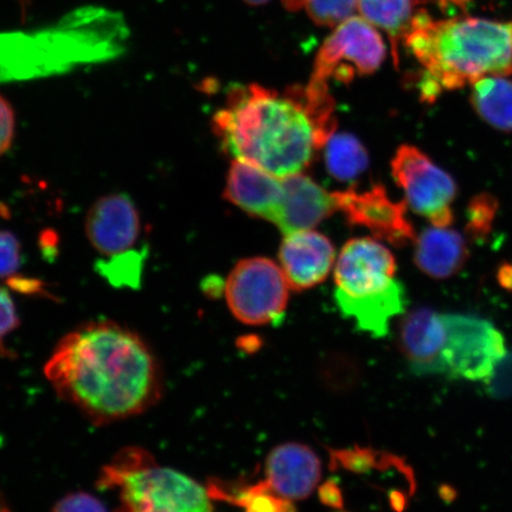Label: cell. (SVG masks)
Returning a JSON list of instances; mask_svg holds the SVG:
<instances>
[{"label": "cell", "mask_w": 512, "mask_h": 512, "mask_svg": "<svg viewBox=\"0 0 512 512\" xmlns=\"http://www.w3.org/2000/svg\"><path fill=\"white\" fill-rule=\"evenodd\" d=\"M44 373L61 399L98 425L142 414L162 396V371L149 345L107 320L64 336Z\"/></svg>", "instance_id": "cell-1"}, {"label": "cell", "mask_w": 512, "mask_h": 512, "mask_svg": "<svg viewBox=\"0 0 512 512\" xmlns=\"http://www.w3.org/2000/svg\"><path fill=\"white\" fill-rule=\"evenodd\" d=\"M329 87L235 86L213 128L224 150L279 178L300 174L335 133Z\"/></svg>", "instance_id": "cell-2"}, {"label": "cell", "mask_w": 512, "mask_h": 512, "mask_svg": "<svg viewBox=\"0 0 512 512\" xmlns=\"http://www.w3.org/2000/svg\"><path fill=\"white\" fill-rule=\"evenodd\" d=\"M403 40L422 67L419 89L425 101L488 76L512 74V21L476 17L435 21L421 10Z\"/></svg>", "instance_id": "cell-3"}, {"label": "cell", "mask_w": 512, "mask_h": 512, "mask_svg": "<svg viewBox=\"0 0 512 512\" xmlns=\"http://www.w3.org/2000/svg\"><path fill=\"white\" fill-rule=\"evenodd\" d=\"M392 252L373 239L345 243L336 264L335 300L345 318L363 326H379L407 304L405 287L395 279Z\"/></svg>", "instance_id": "cell-4"}, {"label": "cell", "mask_w": 512, "mask_h": 512, "mask_svg": "<svg viewBox=\"0 0 512 512\" xmlns=\"http://www.w3.org/2000/svg\"><path fill=\"white\" fill-rule=\"evenodd\" d=\"M98 486L118 492L115 512H213L208 490L159 465L150 453L128 447L102 470Z\"/></svg>", "instance_id": "cell-5"}, {"label": "cell", "mask_w": 512, "mask_h": 512, "mask_svg": "<svg viewBox=\"0 0 512 512\" xmlns=\"http://www.w3.org/2000/svg\"><path fill=\"white\" fill-rule=\"evenodd\" d=\"M444 319L446 334L439 375L488 382L508 354L501 332L478 317L444 315Z\"/></svg>", "instance_id": "cell-6"}, {"label": "cell", "mask_w": 512, "mask_h": 512, "mask_svg": "<svg viewBox=\"0 0 512 512\" xmlns=\"http://www.w3.org/2000/svg\"><path fill=\"white\" fill-rule=\"evenodd\" d=\"M288 290L283 270L266 258L241 260L224 285L230 311L240 322L254 326L284 318Z\"/></svg>", "instance_id": "cell-7"}, {"label": "cell", "mask_w": 512, "mask_h": 512, "mask_svg": "<svg viewBox=\"0 0 512 512\" xmlns=\"http://www.w3.org/2000/svg\"><path fill=\"white\" fill-rule=\"evenodd\" d=\"M384 57L386 46L375 27L363 17H350L326 38L310 82L328 87L331 79L349 83L356 76L375 73Z\"/></svg>", "instance_id": "cell-8"}, {"label": "cell", "mask_w": 512, "mask_h": 512, "mask_svg": "<svg viewBox=\"0 0 512 512\" xmlns=\"http://www.w3.org/2000/svg\"><path fill=\"white\" fill-rule=\"evenodd\" d=\"M392 175L414 213L426 217L435 227L452 224L457 184L426 153L412 145H401L392 159Z\"/></svg>", "instance_id": "cell-9"}, {"label": "cell", "mask_w": 512, "mask_h": 512, "mask_svg": "<svg viewBox=\"0 0 512 512\" xmlns=\"http://www.w3.org/2000/svg\"><path fill=\"white\" fill-rule=\"evenodd\" d=\"M332 195L337 209L342 211L351 226L367 228L374 238L396 247L406 246L415 239L406 203L390 200L383 185L375 184L361 192L349 189Z\"/></svg>", "instance_id": "cell-10"}, {"label": "cell", "mask_w": 512, "mask_h": 512, "mask_svg": "<svg viewBox=\"0 0 512 512\" xmlns=\"http://www.w3.org/2000/svg\"><path fill=\"white\" fill-rule=\"evenodd\" d=\"M142 230L136 204L125 194L101 197L88 211L86 219L87 238L95 251L118 258L133 253Z\"/></svg>", "instance_id": "cell-11"}, {"label": "cell", "mask_w": 512, "mask_h": 512, "mask_svg": "<svg viewBox=\"0 0 512 512\" xmlns=\"http://www.w3.org/2000/svg\"><path fill=\"white\" fill-rule=\"evenodd\" d=\"M335 258L331 241L311 229L286 234L279 249L281 270L296 291L323 283L334 267Z\"/></svg>", "instance_id": "cell-12"}, {"label": "cell", "mask_w": 512, "mask_h": 512, "mask_svg": "<svg viewBox=\"0 0 512 512\" xmlns=\"http://www.w3.org/2000/svg\"><path fill=\"white\" fill-rule=\"evenodd\" d=\"M224 197L248 215L275 223L284 198L283 178L235 159L228 172Z\"/></svg>", "instance_id": "cell-13"}, {"label": "cell", "mask_w": 512, "mask_h": 512, "mask_svg": "<svg viewBox=\"0 0 512 512\" xmlns=\"http://www.w3.org/2000/svg\"><path fill=\"white\" fill-rule=\"evenodd\" d=\"M266 483L275 495L302 501L312 494L322 477L317 454L302 444L275 447L266 460Z\"/></svg>", "instance_id": "cell-14"}, {"label": "cell", "mask_w": 512, "mask_h": 512, "mask_svg": "<svg viewBox=\"0 0 512 512\" xmlns=\"http://www.w3.org/2000/svg\"><path fill=\"white\" fill-rule=\"evenodd\" d=\"M445 334L444 315L427 307L409 312L402 319L400 347L415 375H439Z\"/></svg>", "instance_id": "cell-15"}, {"label": "cell", "mask_w": 512, "mask_h": 512, "mask_svg": "<svg viewBox=\"0 0 512 512\" xmlns=\"http://www.w3.org/2000/svg\"><path fill=\"white\" fill-rule=\"evenodd\" d=\"M284 198L277 221V227L286 234L309 230L337 210L334 195L302 174L283 178Z\"/></svg>", "instance_id": "cell-16"}, {"label": "cell", "mask_w": 512, "mask_h": 512, "mask_svg": "<svg viewBox=\"0 0 512 512\" xmlns=\"http://www.w3.org/2000/svg\"><path fill=\"white\" fill-rule=\"evenodd\" d=\"M416 266L432 278L445 279L465 265L467 246L462 235L447 227L427 228L416 241Z\"/></svg>", "instance_id": "cell-17"}, {"label": "cell", "mask_w": 512, "mask_h": 512, "mask_svg": "<svg viewBox=\"0 0 512 512\" xmlns=\"http://www.w3.org/2000/svg\"><path fill=\"white\" fill-rule=\"evenodd\" d=\"M472 105L486 124L512 132V81L488 76L473 83Z\"/></svg>", "instance_id": "cell-18"}, {"label": "cell", "mask_w": 512, "mask_h": 512, "mask_svg": "<svg viewBox=\"0 0 512 512\" xmlns=\"http://www.w3.org/2000/svg\"><path fill=\"white\" fill-rule=\"evenodd\" d=\"M358 9L373 27L387 32L392 40L395 64H398L399 40L406 35L416 15L415 0H358Z\"/></svg>", "instance_id": "cell-19"}, {"label": "cell", "mask_w": 512, "mask_h": 512, "mask_svg": "<svg viewBox=\"0 0 512 512\" xmlns=\"http://www.w3.org/2000/svg\"><path fill=\"white\" fill-rule=\"evenodd\" d=\"M325 164L329 174L339 182H352L367 170V150L355 136L334 133L325 144Z\"/></svg>", "instance_id": "cell-20"}, {"label": "cell", "mask_w": 512, "mask_h": 512, "mask_svg": "<svg viewBox=\"0 0 512 512\" xmlns=\"http://www.w3.org/2000/svg\"><path fill=\"white\" fill-rule=\"evenodd\" d=\"M332 469L337 467L347 470L355 475H369L374 470H388L390 467L402 464L400 458L381 454L369 447L355 446L343 450H330Z\"/></svg>", "instance_id": "cell-21"}, {"label": "cell", "mask_w": 512, "mask_h": 512, "mask_svg": "<svg viewBox=\"0 0 512 512\" xmlns=\"http://www.w3.org/2000/svg\"><path fill=\"white\" fill-rule=\"evenodd\" d=\"M223 501L240 505L245 512H296L291 501L275 496L266 482L253 485L238 494H230Z\"/></svg>", "instance_id": "cell-22"}, {"label": "cell", "mask_w": 512, "mask_h": 512, "mask_svg": "<svg viewBox=\"0 0 512 512\" xmlns=\"http://www.w3.org/2000/svg\"><path fill=\"white\" fill-rule=\"evenodd\" d=\"M304 6L317 24L334 27L354 14L358 0H305Z\"/></svg>", "instance_id": "cell-23"}, {"label": "cell", "mask_w": 512, "mask_h": 512, "mask_svg": "<svg viewBox=\"0 0 512 512\" xmlns=\"http://www.w3.org/2000/svg\"><path fill=\"white\" fill-rule=\"evenodd\" d=\"M497 204L489 195H480L473 198L469 211V229L475 235H484L489 232L494 222Z\"/></svg>", "instance_id": "cell-24"}, {"label": "cell", "mask_w": 512, "mask_h": 512, "mask_svg": "<svg viewBox=\"0 0 512 512\" xmlns=\"http://www.w3.org/2000/svg\"><path fill=\"white\" fill-rule=\"evenodd\" d=\"M22 247L17 236L0 230V279L15 275L22 264Z\"/></svg>", "instance_id": "cell-25"}, {"label": "cell", "mask_w": 512, "mask_h": 512, "mask_svg": "<svg viewBox=\"0 0 512 512\" xmlns=\"http://www.w3.org/2000/svg\"><path fill=\"white\" fill-rule=\"evenodd\" d=\"M19 317L14 299L4 287H0V356L11 357L5 347V339L19 326Z\"/></svg>", "instance_id": "cell-26"}, {"label": "cell", "mask_w": 512, "mask_h": 512, "mask_svg": "<svg viewBox=\"0 0 512 512\" xmlns=\"http://www.w3.org/2000/svg\"><path fill=\"white\" fill-rule=\"evenodd\" d=\"M53 512H107V509L98 498L78 492L63 497L57 502Z\"/></svg>", "instance_id": "cell-27"}, {"label": "cell", "mask_w": 512, "mask_h": 512, "mask_svg": "<svg viewBox=\"0 0 512 512\" xmlns=\"http://www.w3.org/2000/svg\"><path fill=\"white\" fill-rule=\"evenodd\" d=\"M486 383H489V390L495 398H507L512 395V354H507L499 362L494 374Z\"/></svg>", "instance_id": "cell-28"}, {"label": "cell", "mask_w": 512, "mask_h": 512, "mask_svg": "<svg viewBox=\"0 0 512 512\" xmlns=\"http://www.w3.org/2000/svg\"><path fill=\"white\" fill-rule=\"evenodd\" d=\"M15 130V112L8 100L0 95V156L10 149L14 142Z\"/></svg>", "instance_id": "cell-29"}, {"label": "cell", "mask_w": 512, "mask_h": 512, "mask_svg": "<svg viewBox=\"0 0 512 512\" xmlns=\"http://www.w3.org/2000/svg\"><path fill=\"white\" fill-rule=\"evenodd\" d=\"M319 499L326 507L332 509H342L344 507V498L341 486L335 479L326 480L319 486Z\"/></svg>", "instance_id": "cell-30"}, {"label": "cell", "mask_w": 512, "mask_h": 512, "mask_svg": "<svg viewBox=\"0 0 512 512\" xmlns=\"http://www.w3.org/2000/svg\"><path fill=\"white\" fill-rule=\"evenodd\" d=\"M499 283L507 290L512 291V265H504L498 272Z\"/></svg>", "instance_id": "cell-31"}, {"label": "cell", "mask_w": 512, "mask_h": 512, "mask_svg": "<svg viewBox=\"0 0 512 512\" xmlns=\"http://www.w3.org/2000/svg\"><path fill=\"white\" fill-rule=\"evenodd\" d=\"M435 3H438L441 8H451V6H457V8H464L467 4L472 2V0H434Z\"/></svg>", "instance_id": "cell-32"}, {"label": "cell", "mask_w": 512, "mask_h": 512, "mask_svg": "<svg viewBox=\"0 0 512 512\" xmlns=\"http://www.w3.org/2000/svg\"><path fill=\"white\" fill-rule=\"evenodd\" d=\"M284 3L288 10L296 11L303 8L305 0H284Z\"/></svg>", "instance_id": "cell-33"}, {"label": "cell", "mask_w": 512, "mask_h": 512, "mask_svg": "<svg viewBox=\"0 0 512 512\" xmlns=\"http://www.w3.org/2000/svg\"><path fill=\"white\" fill-rule=\"evenodd\" d=\"M0 512H10L8 507H6V504L4 502L2 495H0Z\"/></svg>", "instance_id": "cell-34"}, {"label": "cell", "mask_w": 512, "mask_h": 512, "mask_svg": "<svg viewBox=\"0 0 512 512\" xmlns=\"http://www.w3.org/2000/svg\"><path fill=\"white\" fill-rule=\"evenodd\" d=\"M245 2L252 5H261L267 3L268 0H245Z\"/></svg>", "instance_id": "cell-35"}]
</instances>
